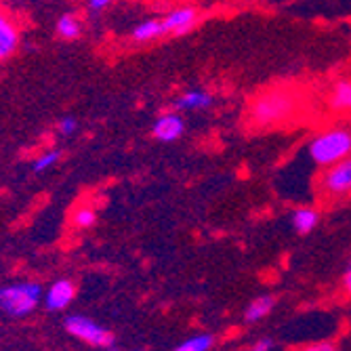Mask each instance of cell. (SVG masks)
<instances>
[{
  "instance_id": "6da1fadb",
  "label": "cell",
  "mask_w": 351,
  "mask_h": 351,
  "mask_svg": "<svg viewBox=\"0 0 351 351\" xmlns=\"http://www.w3.org/2000/svg\"><path fill=\"white\" fill-rule=\"evenodd\" d=\"M299 108V97L291 88L263 90L250 106V118L257 126H274L291 120Z\"/></svg>"
},
{
  "instance_id": "7a4b0ae2",
  "label": "cell",
  "mask_w": 351,
  "mask_h": 351,
  "mask_svg": "<svg viewBox=\"0 0 351 351\" xmlns=\"http://www.w3.org/2000/svg\"><path fill=\"white\" fill-rule=\"evenodd\" d=\"M307 156L317 169H328L351 156V131L345 126H330L315 133L307 143Z\"/></svg>"
},
{
  "instance_id": "3957f363",
  "label": "cell",
  "mask_w": 351,
  "mask_h": 351,
  "mask_svg": "<svg viewBox=\"0 0 351 351\" xmlns=\"http://www.w3.org/2000/svg\"><path fill=\"white\" fill-rule=\"evenodd\" d=\"M43 301V289L36 282H17L0 289V311L11 317H25Z\"/></svg>"
},
{
  "instance_id": "277c9868",
  "label": "cell",
  "mask_w": 351,
  "mask_h": 351,
  "mask_svg": "<svg viewBox=\"0 0 351 351\" xmlns=\"http://www.w3.org/2000/svg\"><path fill=\"white\" fill-rule=\"evenodd\" d=\"M63 326H66V330L74 339H78L86 345H93V347L106 349V347H112V343H114V335L108 328L99 326L95 320H90V317H86V315H80V313L68 315Z\"/></svg>"
},
{
  "instance_id": "5b68a950",
  "label": "cell",
  "mask_w": 351,
  "mask_h": 351,
  "mask_svg": "<svg viewBox=\"0 0 351 351\" xmlns=\"http://www.w3.org/2000/svg\"><path fill=\"white\" fill-rule=\"evenodd\" d=\"M320 189H322V194L330 198L351 196V156H347L345 160L322 171Z\"/></svg>"
},
{
  "instance_id": "8992f818",
  "label": "cell",
  "mask_w": 351,
  "mask_h": 351,
  "mask_svg": "<svg viewBox=\"0 0 351 351\" xmlns=\"http://www.w3.org/2000/svg\"><path fill=\"white\" fill-rule=\"evenodd\" d=\"M154 137L162 143H173L185 133V120L179 112H167L162 116H158L152 129Z\"/></svg>"
},
{
  "instance_id": "52a82bcc",
  "label": "cell",
  "mask_w": 351,
  "mask_h": 351,
  "mask_svg": "<svg viewBox=\"0 0 351 351\" xmlns=\"http://www.w3.org/2000/svg\"><path fill=\"white\" fill-rule=\"evenodd\" d=\"M167 36H185L187 32H191L198 23V11L191 7H183V9H175L169 15L162 17Z\"/></svg>"
},
{
  "instance_id": "ba28073f",
  "label": "cell",
  "mask_w": 351,
  "mask_h": 351,
  "mask_svg": "<svg viewBox=\"0 0 351 351\" xmlns=\"http://www.w3.org/2000/svg\"><path fill=\"white\" fill-rule=\"evenodd\" d=\"M74 295H76V289H74V284L70 280H57V282L51 284V289L43 295V301H45V307L49 311H61L74 301Z\"/></svg>"
},
{
  "instance_id": "9c48e42d",
  "label": "cell",
  "mask_w": 351,
  "mask_h": 351,
  "mask_svg": "<svg viewBox=\"0 0 351 351\" xmlns=\"http://www.w3.org/2000/svg\"><path fill=\"white\" fill-rule=\"evenodd\" d=\"M19 49V29L13 19L0 11V61L9 59Z\"/></svg>"
},
{
  "instance_id": "30bf717a",
  "label": "cell",
  "mask_w": 351,
  "mask_h": 351,
  "mask_svg": "<svg viewBox=\"0 0 351 351\" xmlns=\"http://www.w3.org/2000/svg\"><path fill=\"white\" fill-rule=\"evenodd\" d=\"M213 104H215L213 95L204 88H189L175 99V108L179 112H202L208 110Z\"/></svg>"
},
{
  "instance_id": "8fae6325",
  "label": "cell",
  "mask_w": 351,
  "mask_h": 351,
  "mask_svg": "<svg viewBox=\"0 0 351 351\" xmlns=\"http://www.w3.org/2000/svg\"><path fill=\"white\" fill-rule=\"evenodd\" d=\"M328 108L335 114H351V78H341L332 84Z\"/></svg>"
},
{
  "instance_id": "7c38bea8",
  "label": "cell",
  "mask_w": 351,
  "mask_h": 351,
  "mask_svg": "<svg viewBox=\"0 0 351 351\" xmlns=\"http://www.w3.org/2000/svg\"><path fill=\"white\" fill-rule=\"evenodd\" d=\"M276 307V299L271 295H261L257 299H252L246 309H244V322L246 324H259L265 317H269V313Z\"/></svg>"
},
{
  "instance_id": "4fadbf2b",
  "label": "cell",
  "mask_w": 351,
  "mask_h": 351,
  "mask_svg": "<svg viewBox=\"0 0 351 351\" xmlns=\"http://www.w3.org/2000/svg\"><path fill=\"white\" fill-rule=\"evenodd\" d=\"M167 29L162 23V17H154V19H145L141 23H137L131 32V38L135 43H152L158 38H165Z\"/></svg>"
},
{
  "instance_id": "5bb4252c",
  "label": "cell",
  "mask_w": 351,
  "mask_h": 351,
  "mask_svg": "<svg viewBox=\"0 0 351 351\" xmlns=\"http://www.w3.org/2000/svg\"><path fill=\"white\" fill-rule=\"evenodd\" d=\"M317 223H320V213L311 206H299L291 213V226L301 236L311 234L317 228Z\"/></svg>"
},
{
  "instance_id": "9a60e30c",
  "label": "cell",
  "mask_w": 351,
  "mask_h": 351,
  "mask_svg": "<svg viewBox=\"0 0 351 351\" xmlns=\"http://www.w3.org/2000/svg\"><path fill=\"white\" fill-rule=\"evenodd\" d=\"M55 29H57L59 38H63V40H76V38L80 36V32H82V23H80V19H78L76 15H72V13H63V15L57 19Z\"/></svg>"
},
{
  "instance_id": "2e32d148",
  "label": "cell",
  "mask_w": 351,
  "mask_h": 351,
  "mask_svg": "<svg viewBox=\"0 0 351 351\" xmlns=\"http://www.w3.org/2000/svg\"><path fill=\"white\" fill-rule=\"evenodd\" d=\"M213 345H215V337L208 332H202V335H194V337L185 339L173 351H210Z\"/></svg>"
},
{
  "instance_id": "e0dca14e",
  "label": "cell",
  "mask_w": 351,
  "mask_h": 351,
  "mask_svg": "<svg viewBox=\"0 0 351 351\" xmlns=\"http://www.w3.org/2000/svg\"><path fill=\"white\" fill-rule=\"evenodd\" d=\"M61 158V152L59 149H49L45 154H40L34 162H32V169H34V173H45L49 169H53Z\"/></svg>"
},
{
  "instance_id": "ac0fdd59",
  "label": "cell",
  "mask_w": 351,
  "mask_h": 351,
  "mask_svg": "<svg viewBox=\"0 0 351 351\" xmlns=\"http://www.w3.org/2000/svg\"><path fill=\"white\" fill-rule=\"evenodd\" d=\"M95 219H97V213H95L93 208H88V206H82V208H78L74 213V226L80 228V230H86V228L93 226Z\"/></svg>"
},
{
  "instance_id": "d6986e66",
  "label": "cell",
  "mask_w": 351,
  "mask_h": 351,
  "mask_svg": "<svg viewBox=\"0 0 351 351\" xmlns=\"http://www.w3.org/2000/svg\"><path fill=\"white\" fill-rule=\"evenodd\" d=\"M76 131H78V120H76V118L68 116V118H61V120H59V133H61L63 137H72Z\"/></svg>"
},
{
  "instance_id": "ffe728a7",
  "label": "cell",
  "mask_w": 351,
  "mask_h": 351,
  "mask_svg": "<svg viewBox=\"0 0 351 351\" xmlns=\"http://www.w3.org/2000/svg\"><path fill=\"white\" fill-rule=\"evenodd\" d=\"M250 351H276V341L265 337V339H259L257 343H254L250 347Z\"/></svg>"
},
{
  "instance_id": "44dd1931",
  "label": "cell",
  "mask_w": 351,
  "mask_h": 351,
  "mask_svg": "<svg viewBox=\"0 0 351 351\" xmlns=\"http://www.w3.org/2000/svg\"><path fill=\"white\" fill-rule=\"evenodd\" d=\"M335 347L326 341H320V343H309L305 347H299L297 351H332Z\"/></svg>"
},
{
  "instance_id": "7402d4cb",
  "label": "cell",
  "mask_w": 351,
  "mask_h": 351,
  "mask_svg": "<svg viewBox=\"0 0 351 351\" xmlns=\"http://www.w3.org/2000/svg\"><path fill=\"white\" fill-rule=\"evenodd\" d=\"M114 3V0H88V11H93V13H101L104 9H108L110 5Z\"/></svg>"
},
{
  "instance_id": "603a6c76",
  "label": "cell",
  "mask_w": 351,
  "mask_h": 351,
  "mask_svg": "<svg viewBox=\"0 0 351 351\" xmlns=\"http://www.w3.org/2000/svg\"><path fill=\"white\" fill-rule=\"evenodd\" d=\"M343 291L347 293V297L351 299V261L347 263L345 271H343Z\"/></svg>"
},
{
  "instance_id": "cb8c5ba5",
  "label": "cell",
  "mask_w": 351,
  "mask_h": 351,
  "mask_svg": "<svg viewBox=\"0 0 351 351\" xmlns=\"http://www.w3.org/2000/svg\"><path fill=\"white\" fill-rule=\"evenodd\" d=\"M106 351H122V349H112V347H106Z\"/></svg>"
},
{
  "instance_id": "d4e9b609",
  "label": "cell",
  "mask_w": 351,
  "mask_h": 351,
  "mask_svg": "<svg viewBox=\"0 0 351 351\" xmlns=\"http://www.w3.org/2000/svg\"><path fill=\"white\" fill-rule=\"evenodd\" d=\"M7 3H19V0H7Z\"/></svg>"
},
{
  "instance_id": "484cf974",
  "label": "cell",
  "mask_w": 351,
  "mask_h": 351,
  "mask_svg": "<svg viewBox=\"0 0 351 351\" xmlns=\"http://www.w3.org/2000/svg\"><path fill=\"white\" fill-rule=\"evenodd\" d=\"M332 351H337V349H332Z\"/></svg>"
}]
</instances>
